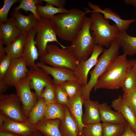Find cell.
I'll list each match as a JSON object with an SVG mask.
<instances>
[{"label": "cell", "mask_w": 136, "mask_h": 136, "mask_svg": "<svg viewBox=\"0 0 136 136\" xmlns=\"http://www.w3.org/2000/svg\"><path fill=\"white\" fill-rule=\"evenodd\" d=\"M122 97L136 116V89L130 92H124Z\"/></svg>", "instance_id": "obj_38"}, {"label": "cell", "mask_w": 136, "mask_h": 136, "mask_svg": "<svg viewBox=\"0 0 136 136\" xmlns=\"http://www.w3.org/2000/svg\"><path fill=\"white\" fill-rule=\"evenodd\" d=\"M4 44V41L2 38L0 37V58L6 55L3 46Z\"/></svg>", "instance_id": "obj_42"}, {"label": "cell", "mask_w": 136, "mask_h": 136, "mask_svg": "<svg viewBox=\"0 0 136 136\" xmlns=\"http://www.w3.org/2000/svg\"><path fill=\"white\" fill-rule=\"evenodd\" d=\"M40 59L41 62L50 66L66 67L73 71L79 62L71 45L64 48L50 43L47 46L46 54Z\"/></svg>", "instance_id": "obj_4"}, {"label": "cell", "mask_w": 136, "mask_h": 136, "mask_svg": "<svg viewBox=\"0 0 136 136\" xmlns=\"http://www.w3.org/2000/svg\"><path fill=\"white\" fill-rule=\"evenodd\" d=\"M41 0H22L19 5L15 8L13 10L18 11L21 9L25 12L30 11L39 21H40L41 17L38 14L36 8L37 4H42Z\"/></svg>", "instance_id": "obj_33"}, {"label": "cell", "mask_w": 136, "mask_h": 136, "mask_svg": "<svg viewBox=\"0 0 136 136\" xmlns=\"http://www.w3.org/2000/svg\"><path fill=\"white\" fill-rule=\"evenodd\" d=\"M19 100L16 94H1L0 110L4 114L14 120L22 123H28V120L21 111Z\"/></svg>", "instance_id": "obj_8"}, {"label": "cell", "mask_w": 136, "mask_h": 136, "mask_svg": "<svg viewBox=\"0 0 136 136\" xmlns=\"http://www.w3.org/2000/svg\"><path fill=\"white\" fill-rule=\"evenodd\" d=\"M55 88L53 83L48 84L45 87L41 93L40 97L44 99L47 104L57 102Z\"/></svg>", "instance_id": "obj_34"}, {"label": "cell", "mask_w": 136, "mask_h": 136, "mask_svg": "<svg viewBox=\"0 0 136 136\" xmlns=\"http://www.w3.org/2000/svg\"><path fill=\"white\" fill-rule=\"evenodd\" d=\"M30 79L29 72L26 76L14 86L16 94L22 104L24 113L28 117L30 111L34 107L37 96L35 93H33L31 90Z\"/></svg>", "instance_id": "obj_10"}, {"label": "cell", "mask_w": 136, "mask_h": 136, "mask_svg": "<svg viewBox=\"0 0 136 136\" xmlns=\"http://www.w3.org/2000/svg\"><path fill=\"white\" fill-rule=\"evenodd\" d=\"M12 16L15 19L17 26L22 31L28 32L38 20L31 12L28 15H25L21 13L20 10H14Z\"/></svg>", "instance_id": "obj_26"}, {"label": "cell", "mask_w": 136, "mask_h": 136, "mask_svg": "<svg viewBox=\"0 0 136 136\" xmlns=\"http://www.w3.org/2000/svg\"><path fill=\"white\" fill-rule=\"evenodd\" d=\"M91 23L90 29L97 45L109 47L115 40L119 31L115 24H110L109 20L105 19L101 13L92 12Z\"/></svg>", "instance_id": "obj_5"}, {"label": "cell", "mask_w": 136, "mask_h": 136, "mask_svg": "<svg viewBox=\"0 0 136 136\" xmlns=\"http://www.w3.org/2000/svg\"><path fill=\"white\" fill-rule=\"evenodd\" d=\"M121 136H136V133L133 130L127 122L125 124V130Z\"/></svg>", "instance_id": "obj_41"}, {"label": "cell", "mask_w": 136, "mask_h": 136, "mask_svg": "<svg viewBox=\"0 0 136 136\" xmlns=\"http://www.w3.org/2000/svg\"><path fill=\"white\" fill-rule=\"evenodd\" d=\"M21 1L18 0H4V5L0 10V21L3 23L6 22L8 19L9 12L12 6L14 4Z\"/></svg>", "instance_id": "obj_37"}, {"label": "cell", "mask_w": 136, "mask_h": 136, "mask_svg": "<svg viewBox=\"0 0 136 136\" xmlns=\"http://www.w3.org/2000/svg\"><path fill=\"white\" fill-rule=\"evenodd\" d=\"M12 59L10 56L7 54L0 58V82L3 80Z\"/></svg>", "instance_id": "obj_39"}, {"label": "cell", "mask_w": 136, "mask_h": 136, "mask_svg": "<svg viewBox=\"0 0 136 136\" xmlns=\"http://www.w3.org/2000/svg\"><path fill=\"white\" fill-rule=\"evenodd\" d=\"M104 50L102 47L96 45L92 54L87 60L79 61L74 71L77 79L84 87L88 83V75L90 70L95 65L98 61L99 56Z\"/></svg>", "instance_id": "obj_12"}, {"label": "cell", "mask_w": 136, "mask_h": 136, "mask_svg": "<svg viewBox=\"0 0 136 136\" xmlns=\"http://www.w3.org/2000/svg\"><path fill=\"white\" fill-rule=\"evenodd\" d=\"M111 106L121 114L136 133V116L122 97L120 95L118 98L113 100Z\"/></svg>", "instance_id": "obj_19"}, {"label": "cell", "mask_w": 136, "mask_h": 136, "mask_svg": "<svg viewBox=\"0 0 136 136\" xmlns=\"http://www.w3.org/2000/svg\"><path fill=\"white\" fill-rule=\"evenodd\" d=\"M115 40L122 48L123 54L129 56L136 54V37L130 35L126 31H119Z\"/></svg>", "instance_id": "obj_25"}, {"label": "cell", "mask_w": 136, "mask_h": 136, "mask_svg": "<svg viewBox=\"0 0 136 136\" xmlns=\"http://www.w3.org/2000/svg\"><path fill=\"white\" fill-rule=\"evenodd\" d=\"M65 90L70 99L82 93L84 86L80 82L75 80L67 81L59 84Z\"/></svg>", "instance_id": "obj_30"}, {"label": "cell", "mask_w": 136, "mask_h": 136, "mask_svg": "<svg viewBox=\"0 0 136 136\" xmlns=\"http://www.w3.org/2000/svg\"><path fill=\"white\" fill-rule=\"evenodd\" d=\"M36 9L39 15L41 17L51 19L56 14L67 12L69 10L64 7L57 8L46 3L44 6L37 4Z\"/></svg>", "instance_id": "obj_29"}, {"label": "cell", "mask_w": 136, "mask_h": 136, "mask_svg": "<svg viewBox=\"0 0 136 136\" xmlns=\"http://www.w3.org/2000/svg\"><path fill=\"white\" fill-rule=\"evenodd\" d=\"M128 61L130 66L136 70V59H130L128 60Z\"/></svg>", "instance_id": "obj_43"}, {"label": "cell", "mask_w": 136, "mask_h": 136, "mask_svg": "<svg viewBox=\"0 0 136 136\" xmlns=\"http://www.w3.org/2000/svg\"><path fill=\"white\" fill-rule=\"evenodd\" d=\"M33 28L36 33L35 40L40 58L46 54L47 46L50 42H55L61 48H67L58 40L51 19L41 17V20L38 21Z\"/></svg>", "instance_id": "obj_7"}, {"label": "cell", "mask_w": 136, "mask_h": 136, "mask_svg": "<svg viewBox=\"0 0 136 136\" xmlns=\"http://www.w3.org/2000/svg\"><path fill=\"white\" fill-rule=\"evenodd\" d=\"M124 2L127 4L132 5L134 7H136V0H126Z\"/></svg>", "instance_id": "obj_44"}, {"label": "cell", "mask_w": 136, "mask_h": 136, "mask_svg": "<svg viewBox=\"0 0 136 136\" xmlns=\"http://www.w3.org/2000/svg\"><path fill=\"white\" fill-rule=\"evenodd\" d=\"M36 64L38 67L42 69L53 77L52 80L54 84H59L70 80L79 81L74 71L64 67H52L40 61L37 62Z\"/></svg>", "instance_id": "obj_14"}, {"label": "cell", "mask_w": 136, "mask_h": 136, "mask_svg": "<svg viewBox=\"0 0 136 136\" xmlns=\"http://www.w3.org/2000/svg\"><path fill=\"white\" fill-rule=\"evenodd\" d=\"M27 67L22 56L12 59L3 80L2 81L8 87H14L28 75L29 70Z\"/></svg>", "instance_id": "obj_11"}, {"label": "cell", "mask_w": 136, "mask_h": 136, "mask_svg": "<svg viewBox=\"0 0 136 136\" xmlns=\"http://www.w3.org/2000/svg\"><path fill=\"white\" fill-rule=\"evenodd\" d=\"M55 92L57 102L67 106L70 99L65 90L59 85L54 84Z\"/></svg>", "instance_id": "obj_36"}, {"label": "cell", "mask_w": 136, "mask_h": 136, "mask_svg": "<svg viewBox=\"0 0 136 136\" xmlns=\"http://www.w3.org/2000/svg\"><path fill=\"white\" fill-rule=\"evenodd\" d=\"M91 21L90 17L86 16L82 28L71 45L79 61L87 60L97 45L90 33Z\"/></svg>", "instance_id": "obj_6"}, {"label": "cell", "mask_w": 136, "mask_h": 136, "mask_svg": "<svg viewBox=\"0 0 136 136\" xmlns=\"http://www.w3.org/2000/svg\"><path fill=\"white\" fill-rule=\"evenodd\" d=\"M120 47L115 40L111 43L108 49L104 50L95 67L89 73L90 77L89 81L82 89V94L84 100L90 98L91 92L98 79L107 71L118 55Z\"/></svg>", "instance_id": "obj_3"}, {"label": "cell", "mask_w": 136, "mask_h": 136, "mask_svg": "<svg viewBox=\"0 0 136 136\" xmlns=\"http://www.w3.org/2000/svg\"><path fill=\"white\" fill-rule=\"evenodd\" d=\"M99 103L90 98L84 100L85 111L82 117L83 124L85 125L100 122L101 121L99 111Z\"/></svg>", "instance_id": "obj_18"}, {"label": "cell", "mask_w": 136, "mask_h": 136, "mask_svg": "<svg viewBox=\"0 0 136 136\" xmlns=\"http://www.w3.org/2000/svg\"><path fill=\"white\" fill-rule=\"evenodd\" d=\"M0 136H16L9 132L4 131H0ZM41 136H44L43 135Z\"/></svg>", "instance_id": "obj_45"}, {"label": "cell", "mask_w": 136, "mask_h": 136, "mask_svg": "<svg viewBox=\"0 0 136 136\" xmlns=\"http://www.w3.org/2000/svg\"><path fill=\"white\" fill-rule=\"evenodd\" d=\"M88 6L92 9V11L88 10L86 12V13L92 12L99 13L103 15L104 18L107 20H111L114 22L117 26L119 31H126L130 24L136 21L134 18L128 20H124L117 13L108 8L102 9L100 6L90 2H88Z\"/></svg>", "instance_id": "obj_13"}, {"label": "cell", "mask_w": 136, "mask_h": 136, "mask_svg": "<svg viewBox=\"0 0 136 136\" xmlns=\"http://www.w3.org/2000/svg\"><path fill=\"white\" fill-rule=\"evenodd\" d=\"M64 118L60 120L59 129L61 136H80L79 128L76 120L65 106Z\"/></svg>", "instance_id": "obj_20"}, {"label": "cell", "mask_w": 136, "mask_h": 136, "mask_svg": "<svg viewBox=\"0 0 136 136\" xmlns=\"http://www.w3.org/2000/svg\"><path fill=\"white\" fill-rule=\"evenodd\" d=\"M28 32L22 31L10 44L4 48L6 54L10 56L12 59L22 56Z\"/></svg>", "instance_id": "obj_22"}, {"label": "cell", "mask_w": 136, "mask_h": 136, "mask_svg": "<svg viewBox=\"0 0 136 136\" xmlns=\"http://www.w3.org/2000/svg\"><path fill=\"white\" fill-rule=\"evenodd\" d=\"M29 74L30 77V88L34 90L39 98L44 88L48 84L53 83V80L45 71L39 67L34 70H29Z\"/></svg>", "instance_id": "obj_16"}, {"label": "cell", "mask_w": 136, "mask_h": 136, "mask_svg": "<svg viewBox=\"0 0 136 136\" xmlns=\"http://www.w3.org/2000/svg\"><path fill=\"white\" fill-rule=\"evenodd\" d=\"M42 1L46 2V3L50 5L57 8L64 7L66 3L65 0H42Z\"/></svg>", "instance_id": "obj_40"}, {"label": "cell", "mask_w": 136, "mask_h": 136, "mask_svg": "<svg viewBox=\"0 0 136 136\" xmlns=\"http://www.w3.org/2000/svg\"><path fill=\"white\" fill-rule=\"evenodd\" d=\"M103 136H121L125 129V124L102 123Z\"/></svg>", "instance_id": "obj_32"}, {"label": "cell", "mask_w": 136, "mask_h": 136, "mask_svg": "<svg viewBox=\"0 0 136 136\" xmlns=\"http://www.w3.org/2000/svg\"><path fill=\"white\" fill-rule=\"evenodd\" d=\"M86 14L73 8L55 15L51 20L57 36L62 40L72 42L82 28Z\"/></svg>", "instance_id": "obj_1"}, {"label": "cell", "mask_w": 136, "mask_h": 136, "mask_svg": "<svg viewBox=\"0 0 136 136\" xmlns=\"http://www.w3.org/2000/svg\"><path fill=\"white\" fill-rule=\"evenodd\" d=\"M47 104L44 99L39 98L36 105L30 111L29 114L28 122L33 126L36 125L44 117Z\"/></svg>", "instance_id": "obj_27"}, {"label": "cell", "mask_w": 136, "mask_h": 136, "mask_svg": "<svg viewBox=\"0 0 136 136\" xmlns=\"http://www.w3.org/2000/svg\"><path fill=\"white\" fill-rule=\"evenodd\" d=\"M121 88L123 92H130L136 89V70L130 66L122 82Z\"/></svg>", "instance_id": "obj_31"}, {"label": "cell", "mask_w": 136, "mask_h": 136, "mask_svg": "<svg viewBox=\"0 0 136 136\" xmlns=\"http://www.w3.org/2000/svg\"><path fill=\"white\" fill-rule=\"evenodd\" d=\"M0 131L16 136H40L41 133L29 123H24L14 120L3 114H0Z\"/></svg>", "instance_id": "obj_9"}, {"label": "cell", "mask_w": 136, "mask_h": 136, "mask_svg": "<svg viewBox=\"0 0 136 136\" xmlns=\"http://www.w3.org/2000/svg\"><path fill=\"white\" fill-rule=\"evenodd\" d=\"M127 55H118L107 71L98 79L94 87V91L99 89H116L121 88L122 82L129 67Z\"/></svg>", "instance_id": "obj_2"}, {"label": "cell", "mask_w": 136, "mask_h": 136, "mask_svg": "<svg viewBox=\"0 0 136 136\" xmlns=\"http://www.w3.org/2000/svg\"><path fill=\"white\" fill-rule=\"evenodd\" d=\"M99 108L101 121L103 123L124 124L126 122L120 113L112 110L106 103L99 104Z\"/></svg>", "instance_id": "obj_23"}, {"label": "cell", "mask_w": 136, "mask_h": 136, "mask_svg": "<svg viewBox=\"0 0 136 136\" xmlns=\"http://www.w3.org/2000/svg\"><path fill=\"white\" fill-rule=\"evenodd\" d=\"M60 120L44 118L33 126L44 136H61L59 128Z\"/></svg>", "instance_id": "obj_24"}, {"label": "cell", "mask_w": 136, "mask_h": 136, "mask_svg": "<svg viewBox=\"0 0 136 136\" xmlns=\"http://www.w3.org/2000/svg\"><path fill=\"white\" fill-rule=\"evenodd\" d=\"M83 136H103L102 123L100 122L86 125L83 128Z\"/></svg>", "instance_id": "obj_35"}, {"label": "cell", "mask_w": 136, "mask_h": 136, "mask_svg": "<svg viewBox=\"0 0 136 136\" xmlns=\"http://www.w3.org/2000/svg\"><path fill=\"white\" fill-rule=\"evenodd\" d=\"M70 99L69 103L66 107L78 124L80 136H83V129L86 126L83 124L82 121L83 114L82 107L84 100L82 93Z\"/></svg>", "instance_id": "obj_21"}, {"label": "cell", "mask_w": 136, "mask_h": 136, "mask_svg": "<svg viewBox=\"0 0 136 136\" xmlns=\"http://www.w3.org/2000/svg\"><path fill=\"white\" fill-rule=\"evenodd\" d=\"M36 34L33 28L28 32L22 56L29 70H34L38 67L36 63V61L39 57L35 40Z\"/></svg>", "instance_id": "obj_15"}, {"label": "cell", "mask_w": 136, "mask_h": 136, "mask_svg": "<svg viewBox=\"0 0 136 136\" xmlns=\"http://www.w3.org/2000/svg\"><path fill=\"white\" fill-rule=\"evenodd\" d=\"M65 106L56 103L47 104L44 118L47 119H59L60 120L65 117Z\"/></svg>", "instance_id": "obj_28"}, {"label": "cell", "mask_w": 136, "mask_h": 136, "mask_svg": "<svg viewBox=\"0 0 136 136\" xmlns=\"http://www.w3.org/2000/svg\"><path fill=\"white\" fill-rule=\"evenodd\" d=\"M22 31L17 26L13 16L8 19L5 23L0 21V37L7 46L13 41Z\"/></svg>", "instance_id": "obj_17"}]
</instances>
